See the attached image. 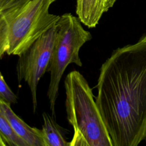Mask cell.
<instances>
[{
  "mask_svg": "<svg viewBox=\"0 0 146 146\" xmlns=\"http://www.w3.org/2000/svg\"><path fill=\"white\" fill-rule=\"evenodd\" d=\"M96 103L113 146L146 139V35L117 48L103 63Z\"/></svg>",
  "mask_w": 146,
  "mask_h": 146,
  "instance_id": "obj_1",
  "label": "cell"
},
{
  "mask_svg": "<svg viewBox=\"0 0 146 146\" xmlns=\"http://www.w3.org/2000/svg\"><path fill=\"white\" fill-rule=\"evenodd\" d=\"M56 0H0V60L19 56L59 18L49 12Z\"/></svg>",
  "mask_w": 146,
  "mask_h": 146,
  "instance_id": "obj_2",
  "label": "cell"
},
{
  "mask_svg": "<svg viewBox=\"0 0 146 146\" xmlns=\"http://www.w3.org/2000/svg\"><path fill=\"white\" fill-rule=\"evenodd\" d=\"M67 118L74 133L69 146H113L92 89L78 71L65 78Z\"/></svg>",
  "mask_w": 146,
  "mask_h": 146,
  "instance_id": "obj_3",
  "label": "cell"
},
{
  "mask_svg": "<svg viewBox=\"0 0 146 146\" xmlns=\"http://www.w3.org/2000/svg\"><path fill=\"white\" fill-rule=\"evenodd\" d=\"M78 17L66 13L60 16L55 23V42L47 69V72L50 73L47 97L54 116L59 83L64 72L70 64L82 66L79 56L80 50L92 39L91 33L83 27Z\"/></svg>",
  "mask_w": 146,
  "mask_h": 146,
  "instance_id": "obj_4",
  "label": "cell"
},
{
  "mask_svg": "<svg viewBox=\"0 0 146 146\" xmlns=\"http://www.w3.org/2000/svg\"><path fill=\"white\" fill-rule=\"evenodd\" d=\"M56 35L55 24L39 36L19 56L16 72L19 83L24 80L29 86L33 111L37 107V87L51 56Z\"/></svg>",
  "mask_w": 146,
  "mask_h": 146,
  "instance_id": "obj_5",
  "label": "cell"
},
{
  "mask_svg": "<svg viewBox=\"0 0 146 146\" xmlns=\"http://www.w3.org/2000/svg\"><path fill=\"white\" fill-rule=\"evenodd\" d=\"M0 110L8 120L14 131L27 146H44L40 129L29 126L15 113L10 104L1 100Z\"/></svg>",
  "mask_w": 146,
  "mask_h": 146,
  "instance_id": "obj_6",
  "label": "cell"
},
{
  "mask_svg": "<svg viewBox=\"0 0 146 146\" xmlns=\"http://www.w3.org/2000/svg\"><path fill=\"white\" fill-rule=\"evenodd\" d=\"M116 0H76V13L80 22L89 28L95 27L103 14Z\"/></svg>",
  "mask_w": 146,
  "mask_h": 146,
  "instance_id": "obj_7",
  "label": "cell"
},
{
  "mask_svg": "<svg viewBox=\"0 0 146 146\" xmlns=\"http://www.w3.org/2000/svg\"><path fill=\"white\" fill-rule=\"evenodd\" d=\"M43 124L41 130L44 146H69L63 129L55 121L53 116L42 114Z\"/></svg>",
  "mask_w": 146,
  "mask_h": 146,
  "instance_id": "obj_8",
  "label": "cell"
},
{
  "mask_svg": "<svg viewBox=\"0 0 146 146\" xmlns=\"http://www.w3.org/2000/svg\"><path fill=\"white\" fill-rule=\"evenodd\" d=\"M0 133L7 146H27L14 131L8 120L0 110Z\"/></svg>",
  "mask_w": 146,
  "mask_h": 146,
  "instance_id": "obj_9",
  "label": "cell"
},
{
  "mask_svg": "<svg viewBox=\"0 0 146 146\" xmlns=\"http://www.w3.org/2000/svg\"><path fill=\"white\" fill-rule=\"evenodd\" d=\"M0 100L10 105L15 104L17 97L6 83L3 75L0 72Z\"/></svg>",
  "mask_w": 146,
  "mask_h": 146,
  "instance_id": "obj_10",
  "label": "cell"
},
{
  "mask_svg": "<svg viewBox=\"0 0 146 146\" xmlns=\"http://www.w3.org/2000/svg\"><path fill=\"white\" fill-rule=\"evenodd\" d=\"M0 146H7L6 142L5 141L3 137L0 133Z\"/></svg>",
  "mask_w": 146,
  "mask_h": 146,
  "instance_id": "obj_11",
  "label": "cell"
}]
</instances>
